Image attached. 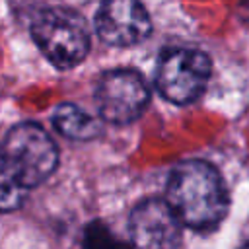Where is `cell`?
Instances as JSON below:
<instances>
[{
    "instance_id": "6da1fadb",
    "label": "cell",
    "mask_w": 249,
    "mask_h": 249,
    "mask_svg": "<svg viewBox=\"0 0 249 249\" xmlns=\"http://www.w3.org/2000/svg\"><path fill=\"white\" fill-rule=\"evenodd\" d=\"M165 202L179 224L202 231L224 220L228 191L214 165L204 160H185L173 167L167 179Z\"/></svg>"
},
{
    "instance_id": "7a4b0ae2",
    "label": "cell",
    "mask_w": 249,
    "mask_h": 249,
    "mask_svg": "<svg viewBox=\"0 0 249 249\" xmlns=\"http://www.w3.org/2000/svg\"><path fill=\"white\" fill-rule=\"evenodd\" d=\"M0 156L25 189L47 181L58 163L56 144L35 123H21L10 128L0 146Z\"/></svg>"
},
{
    "instance_id": "3957f363",
    "label": "cell",
    "mask_w": 249,
    "mask_h": 249,
    "mask_svg": "<svg viewBox=\"0 0 249 249\" xmlns=\"http://www.w3.org/2000/svg\"><path fill=\"white\" fill-rule=\"evenodd\" d=\"M31 35L49 62L62 70L82 62L89 49L86 21L66 8L39 12L31 23Z\"/></svg>"
},
{
    "instance_id": "277c9868",
    "label": "cell",
    "mask_w": 249,
    "mask_h": 249,
    "mask_svg": "<svg viewBox=\"0 0 249 249\" xmlns=\"http://www.w3.org/2000/svg\"><path fill=\"white\" fill-rule=\"evenodd\" d=\"M210 78V58L196 49H169L161 54L156 70L160 93L177 105L195 101Z\"/></svg>"
},
{
    "instance_id": "5b68a950",
    "label": "cell",
    "mask_w": 249,
    "mask_h": 249,
    "mask_svg": "<svg viewBox=\"0 0 249 249\" xmlns=\"http://www.w3.org/2000/svg\"><path fill=\"white\" fill-rule=\"evenodd\" d=\"M150 101V91L142 76L134 70H111L99 78L95 103L99 115L113 124L136 121Z\"/></svg>"
},
{
    "instance_id": "8992f818",
    "label": "cell",
    "mask_w": 249,
    "mask_h": 249,
    "mask_svg": "<svg viewBox=\"0 0 249 249\" xmlns=\"http://www.w3.org/2000/svg\"><path fill=\"white\" fill-rule=\"evenodd\" d=\"M130 249H177L179 220L165 200L150 198L140 202L128 222Z\"/></svg>"
},
{
    "instance_id": "52a82bcc",
    "label": "cell",
    "mask_w": 249,
    "mask_h": 249,
    "mask_svg": "<svg viewBox=\"0 0 249 249\" xmlns=\"http://www.w3.org/2000/svg\"><path fill=\"white\" fill-rule=\"evenodd\" d=\"M97 35L113 47H130L150 35L152 23L138 0H103L95 16Z\"/></svg>"
},
{
    "instance_id": "ba28073f",
    "label": "cell",
    "mask_w": 249,
    "mask_h": 249,
    "mask_svg": "<svg viewBox=\"0 0 249 249\" xmlns=\"http://www.w3.org/2000/svg\"><path fill=\"white\" fill-rule=\"evenodd\" d=\"M53 123L54 128L70 140H91L101 132L99 123L72 103L58 105L54 109Z\"/></svg>"
},
{
    "instance_id": "9c48e42d",
    "label": "cell",
    "mask_w": 249,
    "mask_h": 249,
    "mask_svg": "<svg viewBox=\"0 0 249 249\" xmlns=\"http://www.w3.org/2000/svg\"><path fill=\"white\" fill-rule=\"evenodd\" d=\"M27 189L16 177L12 167L0 156V212H12L21 206Z\"/></svg>"
},
{
    "instance_id": "30bf717a",
    "label": "cell",
    "mask_w": 249,
    "mask_h": 249,
    "mask_svg": "<svg viewBox=\"0 0 249 249\" xmlns=\"http://www.w3.org/2000/svg\"><path fill=\"white\" fill-rule=\"evenodd\" d=\"M86 249H121V241L103 222H91L84 231Z\"/></svg>"
},
{
    "instance_id": "8fae6325",
    "label": "cell",
    "mask_w": 249,
    "mask_h": 249,
    "mask_svg": "<svg viewBox=\"0 0 249 249\" xmlns=\"http://www.w3.org/2000/svg\"><path fill=\"white\" fill-rule=\"evenodd\" d=\"M241 249H249V241H247V243H245V245H243Z\"/></svg>"
}]
</instances>
